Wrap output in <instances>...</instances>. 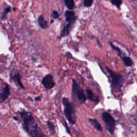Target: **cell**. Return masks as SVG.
I'll return each instance as SVG.
<instances>
[{"mask_svg": "<svg viewBox=\"0 0 137 137\" xmlns=\"http://www.w3.org/2000/svg\"><path fill=\"white\" fill-rule=\"evenodd\" d=\"M19 114L23 122L24 129L29 135L33 137L46 136L41 131L31 112L23 109L19 112Z\"/></svg>", "mask_w": 137, "mask_h": 137, "instance_id": "cell-1", "label": "cell"}, {"mask_svg": "<svg viewBox=\"0 0 137 137\" xmlns=\"http://www.w3.org/2000/svg\"><path fill=\"white\" fill-rule=\"evenodd\" d=\"M62 102L64 106V113L65 117L70 124L74 125L76 122V116L73 105L66 98H63Z\"/></svg>", "mask_w": 137, "mask_h": 137, "instance_id": "cell-2", "label": "cell"}, {"mask_svg": "<svg viewBox=\"0 0 137 137\" xmlns=\"http://www.w3.org/2000/svg\"><path fill=\"white\" fill-rule=\"evenodd\" d=\"M106 68L112 79V85L113 87L117 90H120L124 83V78L122 75L114 72L108 67H106Z\"/></svg>", "mask_w": 137, "mask_h": 137, "instance_id": "cell-3", "label": "cell"}, {"mask_svg": "<svg viewBox=\"0 0 137 137\" xmlns=\"http://www.w3.org/2000/svg\"><path fill=\"white\" fill-rule=\"evenodd\" d=\"M72 94L73 96H75L76 98L78 100V101L83 103L85 102L86 100V97L84 92L79 84L77 83V81L72 79Z\"/></svg>", "mask_w": 137, "mask_h": 137, "instance_id": "cell-4", "label": "cell"}, {"mask_svg": "<svg viewBox=\"0 0 137 137\" xmlns=\"http://www.w3.org/2000/svg\"><path fill=\"white\" fill-rule=\"evenodd\" d=\"M102 118L105 123L108 131L111 135H113L116 127V122L114 118L110 114L107 112H104L102 114Z\"/></svg>", "mask_w": 137, "mask_h": 137, "instance_id": "cell-5", "label": "cell"}, {"mask_svg": "<svg viewBox=\"0 0 137 137\" xmlns=\"http://www.w3.org/2000/svg\"><path fill=\"white\" fill-rule=\"evenodd\" d=\"M41 83L47 89H52L55 85V83L53 79V77L51 75H46L43 78Z\"/></svg>", "mask_w": 137, "mask_h": 137, "instance_id": "cell-6", "label": "cell"}, {"mask_svg": "<svg viewBox=\"0 0 137 137\" xmlns=\"http://www.w3.org/2000/svg\"><path fill=\"white\" fill-rule=\"evenodd\" d=\"M10 88L7 84H6L4 87L0 90V103H3L10 95Z\"/></svg>", "mask_w": 137, "mask_h": 137, "instance_id": "cell-7", "label": "cell"}, {"mask_svg": "<svg viewBox=\"0 0 137 137\" xmlns=\"http://www.w3.org/2000/svg\"><path fill=\"white\" fill-rule=\"evenodd\" d=\"M65 20L66 22L69 23L71 22H76L77 16H76L75 12L71 10H68L65 12Z\"/></svg>", "mask_w": 137, "mask_h": 137, "instance_id": "cell-8", "label": "cell"}, {"mask_svg": "<svg viewBox=\"0 0 137 137\" xmlns=\"http://www.w3.org/2000/svg\"><path fill=\"white\" fill-rule=\"evenodd\" d=\"M75 22H71L68 23L67 24H66L63 29L61 33V37H65L66 36H68V34H70V32L71 31V30L72 27L75 24Z\"/></svg>", "mask_w": 137, "mask_h": 137, "instance_id": "cell-9", "label": "cell"}, {"mask_svg": "<svg viewBox=\"0 0 137 137\" xmlns=\"http://www.w3.org/2000/svg\"><path fill=\"white\" fill-rule=\"evenodd\" d=\"M10 78L12 80H13L15 82H16V83H17V84L20 88L23 89L24 88V87L21 81L20 74L18 72H17L16 73L15 72L14 73H10Z\"/></svg>", "mask_w": 137, "mask_h": 137, "instance_id": "cell-10", "label": "cell"}, {"mask_svg": "<svg viewBox=\"0 0 137 137\" xmlns=\"http://www.w3.org/2000/svg\"><path fill=\"white\" fill-rule=\"evenodd\" d=\"M38 23L40 27L43 30H45L48 27V22L43 15H40L38 18Z\"/></svg>", "mask_w": 137, "mask_h": 137, "instance_id": "cell-11", "label": "cell"}, {"mask_svg": "<svg viewBox=\"0 0 137 137\" xmlns=\"http://www.w3.org/2000/svg\"><path fill=\"white\" fill-rule=\"evenodd\" d=\"M88 121L96 130H97L98 131H100V132H102V131H103L102 128L100 124L97 119L89 118V119H88Z\"/></svg>", "mask_w": 137, "mask_h": 137, "instance_id": "cell-12", "label": "cell"}, {"mask_svg": "<svg viewBox=\"0 0 137 137\" xmlns=\"http://www.w3.org/2000/svg\"><path fill=\"white\" fill-rule=\"evenodd\" d=\"M64 4L68 10H73L75 7V0H64Z\"/></svg>", "mask_w": 137, "mask_h": 137, "instance_id": "cell-13", "label": "cell"}, {"mask_svg": "<svg viewBox=\"0 0 137 137\" xmlns=\"http://www.w3.org/2000/svg\"><path fill=\"white\" fill-rule=\"evenodd\" d=\"M86 94H87V98L89 100L94 101V102H99L98 98L95 99L94 93L91 89H86Z\"/></svg>", "mask_w": 137, "mask_h": 137, "instance_id": "cell-14", "label": "cell"}, {"mask_svg": "<svg viewBox=\"0 0 137 137\" xmlns=\"http://www.w3.org/2000/svg\"><path fill=\"white\" fill-rule=\"evenodd\" d=\"M120 57L126 66H131L132 65L133 62H132V60L131 59V58H130L129 57H127V56H121Z\"/></svg>", "mask_w": 137, "mask_h": 137, "instance_id": "cell-15", "label": "cell"}, {"mask_svg": "<svg viewBox=\"0 0 137 137\" xmlns=\"http://www.w3.org/2000/svg\"><path fill=\"white\" fill-rule=\"evenodd\" d=\"M11 11V7L10 6H8L7 7H6L4 10H3V12L2 13V16H1V19L2 20H4L7 18V15L8 13Z\"/></svg>", "mask_w": 137, "mask_h": 137, "instance_id": "cell-16", "label": "cell"}, {"mask_svg": "<svg viewBox=\"0 0 137 137\" xmlns=\"http://www.w3.org/2000/svg\"><path fill=\"white\" fill-rule=\"evenodd\" d=\"M110 3L115 6L118 9H120V6L123 3L122 0H110Z\"/></svg>", "mask_w": 137, "mask_h": 137, "instance_id": "cell-17", "label": "cell"}, {"mask_svg": "<svg viewBox=\"0 0 137 137\" xmlns=\"http://www.w3.org/2000/svg\"><path fill=\"white\" fill-rule=\"evenodd\" d=\"M47 124L50 132H51V134H54L55 133V125L54 124V123L48 120L47 122Z\"/></svg>", "mask_w": 137, "mask_h": 137, "instance_id": "cell-18", "label": "cell"}, {"mask_svg": "<svg viewBox=\"0 0 137 137\" xmlns=\"http://www.w3.org/2000/svg\"><path fill=\"white\" fill-rule=\"evenodd\" d=\"M93 2L94 0H84L83 5L84 7L89 8L92 6Z\"/></svg>", "mask_w": 137, "mask_h": 137, "instance_id": "cell-19", "label": "cell"}, {"mask_svg": "<svg viewBox=\"0 0 137 137\" xmlns=\"http://www.w3.org/2000/svg\"><path fill=\"white\" fill-rule=\"evenodd\" d=\"M51 17L52 18V19H58L60 17V14L57 11L54 10L52 12Z\"/></svg>", "mask_w": 137, "mask_h": 137, "instance_id": "cell-20", "label": "cell"}, {"mask_svg": "<svg viewBox=\"0 0 137 137\" xmlns=\"http://www.w3.org/2000/svg\"><path fill=\"white\" fill-rule=\"evenodd\" d=\"M110 45H111V46H112V47L113 48V49H114L115 50H116L117 51V52H118V55L120 56V57H121V56H122V51H121V50H120V49L119 48H118L117 47H116V46H114L112 43H110Z\"/></svg>", "mask_w": 137, "mask_h": 137, "instance_id": "cell-21", "label": "cell"}, {"mask_svg": "<svg viewBox=\"0 0 137 137\" xmlns=\"http://www.w3.org/2000/svg\"><path fill=\"white\" fill-rule=\"evenodd\" d=\"M65 127H66V131L67 132V133H68V134H69L70 135H71L70 132V131H69V130H68V128L67 126L66 125V124H65Z\"/></svg>", "mask_w": 137, "mask_h": 137, "instance_id": "cell-22", "label": "cell"}, {"mask_svg": "<svg viewBox=\"0 0 137 137\" xmlns=\"http://www.w3.org/2000/svg\"><path fill=\"white\" fill-rule=\"evenodd\" d=\"M35 100L36 101H40L41 100V97H36V98L35 99Z\"/></svg>", "mask_w": 137, "mask_h": 137, "instance_id": "cell-23", "label": "cell"}, {"mask_svg": "<svg viewBox=\"0 0 137 137\" xmlns=\"http://www.w3.org/2000/svg\"><path fill=\"white\" fill-rule=\"evenodd\" d=\"M69 55V56H70V57H71V58H72V55L70 53V52H67L66 54V55Z\"/></svg>", "mask_w": 137, "mask_h": 137, "instance_id": "cell-24", "label": "cell"}, {"mask_svg": "<svg viewBox=\"0 0 137 137\" xmlns=\"http://www.w3.org/2000/svg\"><path fill=\"white\" fill-rule=\"evenodd\" d=\"M13 119H15V120H16V121H18V119L16 117H13Z\"/></svg>", "mask_w": 137, "mask_h": 137, "instance_id": "cell-25", "label": "cell"}, {"mask_svg": "<svg viewBox=\"0 0 137 137\" xmlns=\"http://www.w3.org/2000/svg\"><path fill=\"white\" fill-rule=\"evenodd\" d=\"M32 60H33V61L34 62H36V60H35V59H32Z\"/></svg>", "mask_w": 137, "mask_h": 137, "instance_id": "cell-26", "label": "cell"}, {"mask_svg": "<svg viewBox=\"0 0 137 137\" xmlns=\"http://www.w3.org/2000/svg\"><path fill=\"white\" fill-rule=\"evenodd\" d=\"M53 21H54V19H52V20H51V23H53Z\"/></svg>", "mask_w": 137, "mask_h": 137, "instance_id": "cell-27", "label": "cell"}]
</instances>
